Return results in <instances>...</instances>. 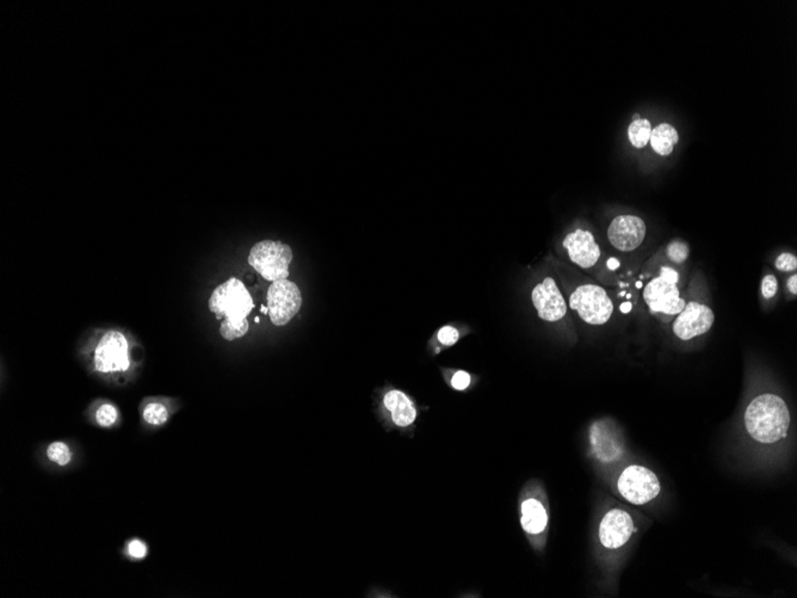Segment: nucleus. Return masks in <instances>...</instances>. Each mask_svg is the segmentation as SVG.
Listing matches in <instances>:
<instances>
[{"mask_svg":"<svg viewBox=\"0 0 797 598\" xmlns=\"http://www.w3.org/2000/svg\"><path fill=\"white\" fill-rule=\"evenodd\" d=\"M209 310L217 318L229 323H243L253 310V301L245 284L238 279H229L220 284L210 296Z\"/></svg>","mask_w":797,"mask_h":598,"instance_id":"nucleus-2","label":"nucleus"},{"mask_svg":"<svg viewBox=\"0 0 797 598\" xmlns=\"http://www.w3.org/2000/svg\"><path fill=\"white\" fill-rule=\"evenodd\" d=\"M619 310H621V312H622V313H629V312L631 311V303H622V305H621V307H619Z\"/></svg>","mask_w":797,"mask_h":598,"instance_id":"nucleus-31","label":"nucleus"},{"mask_svg":"<svg viewBox=\"0 0 797 598\" xmlns=\"http://www.w3.org/2000/svg\"><path fill=\"white\" fill-rule=\"evenodd\" d=\"M47 456L53 463H58L60 466H66L72 458V453L65 443L54 442L47 449Z\"/></svg>","mask_w":797,"mask_h":598,"instance_id":"nucleus-19","label":"nucleus"},{"mask_svg":"<svg viewBox=\"0 0 797 598\" xmlns=\"http://www.w3.org/2000/svg\"><path fill=\"white\" fill-rule=\"evenodd\" d=\"M384 408L391 412V420L398 427H410L417 418V410L408 396L398 389H391L384 394Z\"/></svg>","mask_w":797,"mask_h":598,"instance_id":"nucleus-15","label":"nucleus"},{"mask_svg":"<svg viewBox=\"0 0 797 598\" xmlns=\"http://www.w3.org/2000/svg\"><path fill=\"white\" fill-rule=\"evenodd\" d=\"M569 307L590 325L608 323L614 312V303L607 291L592 283L576 288L569 298Z\"/></svg>","mask_w":797,"mask_h":598,"instance_id":"nucleus-4","label":"nucleus"},{"mask_svg":"<svg viewBox=\"0 0 797 598\" xmlns=\"http://www.w3.org/2000/svg\"><path fill=\"white\" fill-rule=\"evenodd\" d=\"M248 260V264L265 280H286L289 265L293 262V250L281 241H260L252 248Z\"/></svg>","mask_w":797,"mask_h":598,"instance_id":"nucleus-3","label":"nucleus"},{"mask_svg":"<svg viewBox=\"0 0 797 598\" xmlns=\"http://www.w3.org/2000/svg\"><path fill=\"white\" fill-rule=\"evenodd\" d=\"M531 300L540 319L548 323L561 320L567 313L566 300L552 276H547L535 286L531 291Z\"/></svg>","mask_w":797,"mask_h":598,"instance_id":"nucleus-11","label":"nucleus"},{"mask_svg":"<svg viewBox=\"0 0 797 598\" xmlns=\"http://www.w3.org/2000/svg\"><path fill=\"white\" fill-rule=\"evenodd\" d=\"M96 420L101 427H111L117 420L116 408L110 404L102 405L96 413Z\"/></svg>","mask_w":797,"mask_h":598,"instance_id":"nucleus-22","label":"nucleus"},{"mask_svg":"<svg viewBox=\"0 0 797 598\" xmlns=\"http://www.w3.org/2000/svg\"><path fill=\"white\" fill-rule=\"evenodd\" d=\"M438 342L444 346H451L456 344L460 339V332L453 327H443L437 334Z\"/></svg>","mask_w":797,"mask_h":598,"instance_id":"nucleus-24","label":"nucleus"},{"mask_svg":"<svg viewBox=\"0 0 797 598\" xmlns=\"http://www.w3.org/2000/svg\"><path fill=\"white\" fill-rule=\"evenodd\" d=\"M788 289H789V291H790V293H791V294H793V295H796V294H797V275H796V274H793V276H790L789 280H788Z\"/></svg>","mask_w":797,"mask_h":598,"instance_id":"nucleus-29","label":"nucleus"},{"mask_svg":"<svg viewBox=\"0 0 797 598\" xmlns=\"http://www.w3.org/2000/svg\"><path fill=\"white\" fill-rule=\"evenodd\" d=\"M745 425L747 432L757 442H778L786 437L789 430V408L781 396L762 394L747 406Z\"/></svg>","mask_w":797,"mask_h":598,"instance_id":"nucleus-1","label":"nucleus"},{"mask_svg":"<svg viewBox=\"0 0 797 598\" xmlns=\"http://www.w3.org/2000/svg\"><path fill=\"white\" fill-rule=\"evenodd\" d=\"M678 142H679L678 129L669 122L659 123L652 129L650 145L658 156H671Z\"/></svg>","mask_w":797,"mask_h":598,"instance_id":"nucleus-16","label":"nucleus"},{"mask_svg":"<svg viewBox=\"0 0 797 598\" xmlns=\"http://www.w3.org/2000/svg\"><path fill=\"white\" fill-rule=\"evenodd\" d=\"M619 267H621V262H619V258H616V257H610L608 262H607V268H608L610 271H615V270L619 269Z\"/></svg>","mask_w":797,"mask_h":598,"instance_id":"nucleus-30","label":"nucleus"},{"mask_svg":"<svg viewBox=\"0 0 797 598\" xmlns=\"http://www.w3.org/2000/svg\"><path fill=\"white\" fill-rule=\"evenodd\" d=\"M96 370L102 373L128 370V343L118 331H109L102 337L95 353Z\"/></svg>","mask_w":797,"mask_h":598,"instance_id":"nucleus-9","label":"nucleus"},{"mask_svg":"<svg viewBox=\"0 0 797 598\" xmlns=\"http://www.w3.org/2000/svg\"><path fill=\"white\" fill-rule=\"evenodd\" d=\"M778 291V282L776 276L772 274L765 276L762 281V294L765 299H772Z\"/></svg>","mask_w":797,"mask_h":598,"instance_id":"nucleus-25","label":"nucleus"},{"mask_svg":"<svg viewBox=\"0 0 797 598\" xmlns=\"http://www.w3.org/2000/svg\"><path fill=\"white\" fill-rule=\"evenodd\" d=\"M521 525L530 537H537L548 527V513L542 501L535 497L524 498L519 504Z\"/></svg>","mask_w":797,"mask_h":598,"instance_id":"nucleus-14","label":"nucleus"},{"mask_svg":"<svg viewBox=\"0 0 797 598\" xmlns=\"http://www.w3.org/2000/svg\"><path fill=\"white\" fill-rule=\"evenodd\" d=\"M653 126L648 118H639L631 121L627 128L628 140L633 147L643 150L650 144V134Z\"/></svg>","mask_w":797,"mask_h":598,"instance_id":"nucleus-17","label":"nucleus"},{"mask_svg":"<svg viewBox=\"0 0 797 598\" xmlns=\"http://www.w3.org/2000/svg\"><path fill=\"white\" fill-rule=\"evenodd\" d=\"M639 118H643L640 114H635L634 116H633V120H639Z\"/></svg>","mask_w":797,"mask_h":598,"instance_id":"nucleus-32","label":"nucleus"},{"mask_svg":"<svg viewBox=\"0 0 797 598\" xmlns=\"http://www.w3.org/2000/svg\"><path fill=\"white\" fill-rule=\"evenodd\" d=\"M301 291L288 280L272 282L267 291V308L271 322L276 327H284L301 310Z\"/></svg>","mask_w":797,"mask_h":598,"instance_id":"nucleus-7","label":"nucleus"},{"mask_svg":"<svg viewBox=\"0 0 797 598\" xmlns=\"http://www.w3.org/2000/svg\"><path fill=\"white\" fill-rule=\"evenodd\" d=\"M169 418V412L164 405L152 403L143 410V420L152 425H162Z\"/></svg>","mask_w":797,"mask_h":598,"instance_id":"nucleus-20","label":"nucleus"},{"mask_svg":"<svg viewBox=\"0 0 797 598\" xmlns=\"http://www.w3.org/2000/svg\"><path fill=\"white\" fill-rule=\"evenodd\" d=\"M636 287H638V288L643 287V282H638V283H636Z\"/></svg>","mask_w":797,"mask_h":598,"instance_id":"nucleus-33","label":"nucleus"},{"mask_svg":"<svg viewBox=\"0 0 797 598\" xmlns=\"http://www.w3.org/2000/svg\"><path fill=\"white\" fill-rule=\"evenodd\" d=\"M659 276H662V277H664L666 280L671 281V282H674V283L677 284L678 281H679L678 272L676 271L674 269L669 268V267H662V268L660 269V275Z\"/></svg>","mask_w":797,"mask_h":598,"instance_id":"nucleus-28","label":"nucleus"},{"mask_svg":"<svg viewBox=\"0 0 797 598\" xmlns=\"http://www.w3.org/2000/svg\"><path fill=\"white\" fill-rule=\"evenodd\" d=\"M472 384V377L465 370H457L451 377V387L457 391H465Z\"/></svg>","mask_w":797,"mask_h":598,"instance_id":"nucleus-26","label":"nucleus"},{"mask_svg":"<svg viewBox=\"0 0 797 598\" xmlns=\"http://www.w3.org/2000/svg\"><path fill=\"white\" fill-rule=\"evenodd\" d=\"M619 494L631 504L643 505L653 501L660 492L657 475L646 467L633 465L626 468L617 482Z\"/></svg>","mask_w":797,"mask_h":598,"instance_id":"nucleus-6","label":"nucleus"},{"mask_svg":"<svg viewBox=\"0 0 797 598\" xmlns=\"http://www.w3.org/2000/svg\"><path fill=\"white\" fill-rule=\"evenodd\" d=\"M128 551L129 554L136 559H142L147 554V547L142 541L134 540L129 544Z\"/></svg>","mask_w":797,"mask_h":598,"instance_id":"nucleus-27","label":"nucleus"},{"mask_svg":"<svg viewBox=\"0 0 797 598\" xmlns=\"http://www.w3.org/2000/svg\"><path fill=\"white\" fill-rule=\"evenodd\" d=\"M689 245L683 240H672L666 246V256L674 264H683L689 258Z\"/></svg>","mask_w":797,"mask_h":598,"instance_id":"nucleus-18","label":"nucleus"},{"mask_svg":"<svg viewBox=\"0 0 797 598\" xmlns=\"http://www.w3.org/2000/svg\"><path fill=\"white\" fill-rule=\"evenodd\" d=\"M643 300L652 311L667 315H679L686 305L685 300L681 298L678 284L662 276L647 284L643 291Z\"/></svg>","mask_w":797,"mask_h":598,"instance_id":"nucleus-10","label":"nucleus"},{"mask_svg":"<svg viewBox=\"0 0 797 598\" xmlns=\"http://www.w3.org/2000/svg\"><path fill=\"white\" fill-rule=\"evenodd\" d=\"M774 265H776V268H777L779 271H795L797 268L796 255L790 252L781 253V255L776 258Z\"/></svg>","mask_w":797,"mask_h":598,"instance_id":"nucleus-23","label":"nucleus"},{"mask_svg":"<svg viewBox=\"0 0 797 598\" xmlns=\"http://www.w3.org/2000/svg\"><path fill=\"white\" fill-rule=\"evenodd\" d=\"M561 246L569 262L577 268L591 270L603 260V250L596 234L586 226L578 225L568 231Z\"/></svg>","mask_w":797,"mask_h":598,"instance_id":"nucleus-5","label":"nucleus"},{"mask_svg":"<svg viewBox=\"0 0 797 598\" xmlns=\"http://www.w3.org/2000/svg\"><path fill=\"white\" fill-rule=\"evenodd\" d=\"M634 530V523L627 511L610 510L600 522V544L608 549H617L627 544Z\"/></svg>","mask_w":797,"mask_h":598,"instance_id":"nucleus-13","label":"nucleus"},{"mask_svg":"<svg viewBox=\"0 0 797 598\" xmlns=\"http://www.w3.org/2000/svg\"><path fill=\"white\" fill-rule=\"evenodd\" d=\"M715 322L712 308L698 303L685 305L674 323V332L681 341H690L707 334Z\"/></svg>","mask_w":797,"mask_h":598,"instance_id":"nucleus-12","label":"nucleus"},{"mask_svg":"<svg viewBox=\"0 0 797 598\" xmlns=\"http://www.w3.org/2000/svg\"><path fill=\"white\" fill-rule=\"evenodd\" d=\"M248 331V319L243 323H229L227 320L222 322L220 327V334L226 341L241 338Z\"/></svg>","mask_w":797,"mask_h":598,"instance_id":"nucleus-21","label":"nucleus"},{"mask_svg":"<svg viewBox=\"0 0 797 598\" xmlns=\"http://www.w3.org/2000/svg\"><path fill=\"white\" fill-rule=\"evenodd\" d=\"M646 236V222L633 214L617 215L607 228L609 243L619 252H633L639 249Z\"/></svg>","mask_w":797,"mask_h":598,"instance_id":"nucleus-8","label":"nucleus"}]
</instances>
